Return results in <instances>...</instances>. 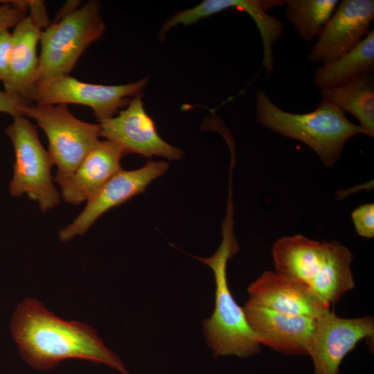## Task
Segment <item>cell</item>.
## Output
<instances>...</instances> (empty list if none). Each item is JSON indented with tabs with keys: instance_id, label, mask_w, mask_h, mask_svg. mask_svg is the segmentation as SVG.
Here are the masks:
<instances>
[{
	"instance_id": "cell-12",
	"label": "cell",
	"mask_w": 374,
	"mask_h": 374,
	"mask_svg": "<svg viewBox=\"0 0 374 374\" xmlns=\"http://www.w3.org/2000/svg\"><path fill=\"white\" fill-rule=\"evenodd\" d=\"M373 19V0L341 1L320 30L308 60L325 64L350 51L371 32Z\"/></svg>"
},
{
	"instance_id": "cell-10",
	"label": "cell",
	"mask_w": 374,
	"mask_h": 374,
	"mask_svg": "<svg viewBox=\"0 0 374 374\" xmlns=\"http://www.w3.org/2000/svg\"><path fill=\"white\" fill-rule=\"evenodd\" d=\"M100 136L116 144L123 154L159 156L180 159L183 152L169 144L158 134L154 122L146 112L141 93L132 98L125 108L99 122Z\"/></svg>"
},
{
	"instance_id": "cell-6",
	"label": "cell",
	"mask_w": 374,
	"mask_h": 374,
	"mask_svg": "<svg viewBox=\"0 0 374 374\" xmlns=\"http://www.w3.org/2000/svg\"><path fill=\"white\" fill-rule=\"evenodd\" d=\"M26 117L33 118L48 141V152L57 166L55 181L60 186L99 143L100 126L75 117L67 105H30Z\"/></svg>"
},
{
	"instance_id": "cell-16",
	"label": "cell",
	"mask_w": 374,
	"mask_h": 374,
	"mask_svg": "<svg viewBox=\"0 0 374 374\" xmlns=\"http://www.w3.org/2000/svg\"><path fill=\"white\" fill-rule=\"evenodd\" d=\"M123 153L107 140L99 143L88 153L76 170L61 186V196L78 205L91 198L116 173L121 170Z\"/></svg>"
},
{
	"instance_id": "cell-15",
	"label": "cell",
	"mask_w": 374,
	"mask_h": 374,
	"mask_svg": "<svg viewBox=\"0 0 374 374\" xmlns=\"http://www.w3.org/2000/svg\"><path fill=\"white\" fill-rule=\"evenodd\" d=\"M247 301L280 313L316 318L330 307L306 285L266 271L248 287Z\"/></svg>"
},
{
	"instance_id": "cell-1",
	"label": "cell",
	"mask_w": 374,
	"mask_h": 374,
	"mask_svg": "<svg viewBox=\"0 0 374 374\" xmlns=\"http://www.w3.org/2000/svg\"><path fill=\"white\" fill-rule=\"evenodd\" d=\"M10 330L21 356L35 368L46 370L61 361L78 359L128 374L120 357L105 345L92 326L64 320L35 298H26L17 305Z\"/></svg>"
},
{
	"instance_id": "cell-20",
	"label": "cell",
	"mask_w": 374,
	"mask_h": 374,
	"mask_svg": "<svg viewBox=\"0 0 374 374\" xmlns=\"http://www.w3.org/2000/svg\"><path fill=\"white\" fill-rule=\"evenodd\" d=\"M28 1H5L0 4V30L15 27L26 16Z\"/></svg>"
},
{
	"instance_id": "cell-18",
	"label": "cell",
	"mask_w": 374,
	"mask_h": 374,
	"mask_svg": "<svg viewBox=\"0 0 374 374\" xmlns=\"http://www.w3.org/2000/svg\"><path fill=\"white\" fill-rule=\"evenodd\" d=\"M374 69V30L350 51L319 66L313 83L320 90L341 85L355 76Z\"/></svg>"
},
{
	"instance_id": "cell-4",
	"label": "cell",
	"mask_w": 374,
	"mask_h": 374,
	"mask_svg": "<svg viewBox=\"0 0 374 374\" xmlns=\"http://www.w3.org/2000/svg\"><path fill=\"white\" fill-rule=\"evenodd\" d=\"M256 108L262 125L306 144L326 166L337 162L350 139L364 134L359 125L346 118L342 109L324 98L312 112L294 114L277 107L260 90L256 96Z\"/></svg>"
},
{
	"instance_id": "cell-9",
	"label": "cell",
	"mask_w": 374,
	"mask_h": 374,
	"mask_svg": "<svg viewBox=\"0 0 374 374\" xmlns=\"http://www.w3.org/2000/svg\"><path fill=\"white\" fill-rule=\"evenodd\" d=\"M371 316L346 319L327 309L316 317L308 355L312 359L314 374H339L345 357L365 338L373 339Z\"/></svg>"
},
{
	"instance_id": "cell-17",
	"label": "cell",
	"mask_w": 374,
	"mask_h": 374,
	"mask_svg": "<svg viewBox=\"0 0 374 374\" xmlns=\"http://www.w3.org/2000/svg\"><path fill=\"white\" fill-rule=\"evenodd\" d=\"M326 99L353 115L365 134L374 137V79L373 72L360 73L346 83L321 90Z\"/></svg>"
},
{
	"instance_id": "cell-24",
	"label": "cell",
	"mask_w": 374,
	"mask_h": 374,
	"mask_svg": "<svg viewBox=\"0 0 374 374\" xmlns=\"http://www.w3.org/2000/svg\"><path fill=\"white\" fill-rule=\"evenodd\" d=\"M5 1H0V4L3 3Z\"/></svg>"
},
{
	"instance_id": "cell-2",
	"label": "cell",
	"mask_w": 374,
	"mask_h": 374,
	"mask_svg": "<svg viewBox=\"0 0 374 374\" xmlns=\"http://www.w3.org/2000/svg\"><path fill=\"white\" fill-rule=\"evenodd\" d=\"M272 258L276 272L306 285L328 307L355 287L353 256L338 242L286 236L274 244Z\"/></svg>"
},
{
	"instance_id": "cell-3",
	"label": "cell",
	"mask_w": 374,
	"mask_h": 374,
	"mask_svg": "<svg viewBox=\"0 0 374 374\" xmlns=\"http://www.w3.org/2000/svg\"><path fill=\"white\" fill-rule=\"evenodd\" d=\"M232 215V208L229 207L222 228V240L216 252L208 258L197 257L212 269L215 283L214 310L210 318L204 321L203 330L215 357H248L260 353V344L228 284L227 263L238 251Z\"/></svg>"
},
{
	"instance_id": "cell-8",
	"label": "cell",
	"mask_w": 374,
	"mask_h": 374,
	"mask_svg": "<svg viewBox=\"0 0 374 374\" xmlns=\"http://www.w3.org/2000/svg\"><path fill=\"white\" fill-rule=\"evenodd\" d=\"M147 79L126 84L104 85L82 82L70 75L36 86L33 102L36 105L76 104L89 107L100 122L125 107L131 97L141 93Z\"/></svg>"
},
{
	"instance_id": "cell-13",
	"label": "cell",
	"mask_w": 374,
	"mask_h": 374,
	"mask_svg": "<svg viewBox=\"0 0 374 374\" xmlns=\"http://www.w3.org/2000/svg\"><path fill=\"white\" fill-rule=\"evenodd\" d=\"M28 6L29 15L14 27L12 33L10 74L4 88L33 103L39 65L37 47L42 28L48 25V19L43 1H28Z\"/></svg>"
},
{
	"instance_id": "cell-14",
	"label": "cell",
	"mask_w": 374,
	"mask_h": 374,
	"mask_svg": "<svg viewBox=\"0 0 374 374\" xmlns=\"http://www.w3.org/2000/svg\"><path fill=\"white\" fill-rule=\"evenodd\" d=\"M242 308L260 345L285 355H308L316 318L280 313L249 301Z\"/></svg>"
},
{
	"instance_id": "cell-22",
	"label": "cell",
	"mask_w": 374,
	"mask_h": 374,
	"mask_svg": "<svg viewBox=\"0 0 374 374\" xmlns=\"http://www.w3.org/2000/svg\"><path fill=\"white\" fill-rule=\"evenodd\" d=\"M33 103L10 92L0 90V112L15 118L25 116V109Z\"/></svg>"
},
{
	"instance_id": "cell-19",
	"label": "cell",
	"mask_w": 374,
	"mask_h": 374,
	"mask_svg": "<svg viewBox=\"0 0 374 374\" xmlns=\"http://www.w3.org/2000/svg\"><path fill=\"white\" fill-rule=\"evenodd\" d=\"M339 3L337 0H286L285 16L299 36L310 42L317 37Z\"/></svg>"
},
{
	"instance_id": "cell-7",
	"label": "cell",
	"mask_w": 374,
	"mask_h": 374,
	"mask_svg": "<svg viewBox=\"0 0 374 374\" xmlns=\"http://www.w3.org/2000/svg\"><path fill=\"white\" fill-rule=\"evenodd\" d=\"M15 151L13 175L9 184L14 197L24 194L46 211L60 204V194L53 184L51 168L54 164L41 143L35 127L25 116L13 118L5 130Z\"/></svg>"
},
{
	"instance_id": "cell-23",
	"label": "cell",
	"mask_w": 374,
	"mask_h": 374,
	"mask_svg": "<svg viewBox=\"0 0 374 374\" xmlns=\"http://www.w3.org/2000/svg\"><path fill=\"white\" fill-rule=\"evenodd\" d=\"M12 46V33L7 28L0 30V80L3 86L9 78Z\"/></svg>"
},
{
	"instance_id": "cell-11",
	"label": "cell",
	"mask_w": 374,
	"mask_h": 374,
	"mask_svg": "<svg viewBox=\"0 0 374 374\" xmlns=\"http://www.w3.org/2000/svg\"><path fill=\"white\" fill-rule=\"evenodd\" d=\"M168 168L167 162L150 161L136 170H119L87 201L78 216L59 231L60 240L68 242L86 233L103 214L143 193L147 186L163 175Z\"/></svg>"
},
{
	"instance_id": "cell-21",
	"label": "cell",
	"mask_w": 374,
	"mask_h": 374,
	"mask_svg": "<svg viewBox=\"0 0 374 374\" xmlns=\"http://www.w3.org/2000/svg\"><path fill=\"white\" fill-rule=\"evenodd\" d=\"M357 233L364 238L374 236V204H364L355 208L351 215Z\"/></svg>"
},
{
	"instance_id": "cell-5",
	"label": "cell",
	"mask_w": 374,
	"mask_h": 374,
	"mask_svg": "<svg viewBox=\"0 0 374 374\" xmlns=\"http://www.w3.org/2000/svg\"><path fill=\"white\" fill-rule=\"evenodd\" d=\"M100 10L98 1H89L42 30L37 85L69 75L89 45L100 38L105 25Z\"/></svg>"
}]
</instances>
